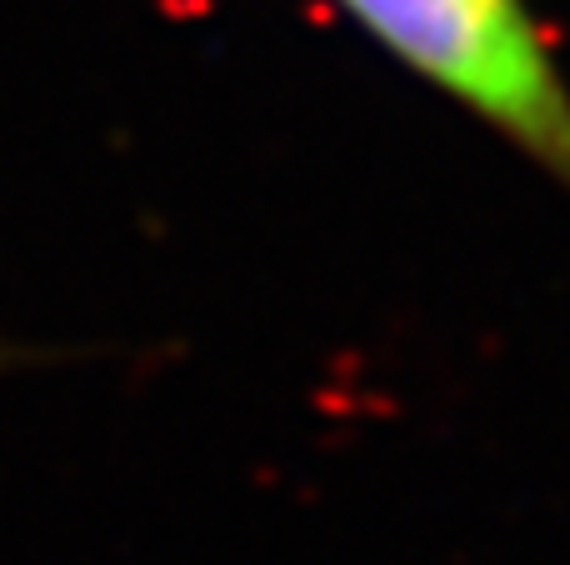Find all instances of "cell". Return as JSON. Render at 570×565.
<instances>
[{"instance_id": "1", "label": "cell", "mask_w": 570, "mask_h": 565, "mask_svg": "<svg viewBox=\"0 0 570 565\" xmlns=\"http://www.w3.org/2000/svg\"><path fill=\"white\" fill-rule=\"evenodd\" d=\"M405 70L570 190V86L525 0H335Z\"/></svg>"}]
</instances>
